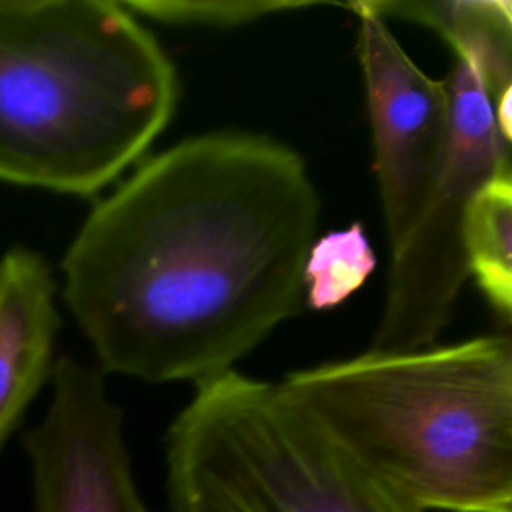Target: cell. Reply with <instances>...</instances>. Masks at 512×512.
Masks as SVG:
<instances>
[{
	"label": "cell",
	"mask_w": 512,
	"mask_h": 512,
	"mask_svg": "<svg viewBox=\"0 0 512 512\" xmlns=\"http://www.w3.org/2000/svg\"><path fill=\"white\" fill-rule=\"evenodd\" d=\"M318 216L296 150L198 134L92 208L64 254L62 296L102 372L198 384L298 312Z\"/></svg>",
	"instance_id": "cell-1"
},
{
	"label": "cell",
	"mask_w": 512,
	"mask_h": 512,
	"mask_svg": "<svg viewBox=\"0 0 512 512\" xmlns=\"http://www.w3.org/2000/svg\"><path fill=\"white\" fill-rule=\"evenodd\" d=\"M178 92L122 0H0V180L92 196L146 154Z\"/></svg>",
	"instance_id": "cell-2"
},
{
	"label": "cell",
	"mask_w": 512,
	"mask_h": 512,
	"mask_svg": "<svg viewBox=\"0 0 512 512\" xmlns=\"http://www.w3.org/2000/svg\"><path fill=\"white\" fill-rule=\"evenodd\" d=\"M338 448L420 512H512V342L370 350L278 382Z\"/></svg>",
	"instance_id": "cell-3"
},
{
	"label": "cell",
	"mask_w": 512,
	"mask_h": 512,
	"mask_svg": "<svg viewBox=\"0 0 512 512\" xmlns=\"http://www.w3.org/2000/svg\"><path fill=\"white\" fill-rule=\"evenodd\" d=\"M168 430L172 512H420L386 490L278 384H194Z\"/></svg>",
	"instance_id": "cell-4"
},
{
	"label": "cell",
	"mask_w": 512,
	"mask_h": 512,
	"mask_svg": "<svg viewBox=\"0 0 512 512\" xmlns=\"http://www.w3.org/2000/svg\"><path fill=\"white\" fill-rule=\"evenodd\" d=\"M446 82L452 104L446 166L414 228L392 250L384 310L370 350L406 352L434 344L468 276V206L490 178L510 166V142L502 138L474 70L456 58Z\"/></svg>",
	"instance_id": "cell-5"
},
{
	"label": "cell",
	"mask_w": 512,
	"mask_h": 512,
	"mask_svg": "<svg viewBox=\"0 0 512 512\" xmlns=\"http://www.w3.org/2000/svg\"><path fill=\"white\" fill-rule=\"evenodd\" d=\"M358 16V58L374 140V170L390 248L402 244L446 166L452 104L446 80L424 74L364 0L344 4Z\"/></svg>",
	"instance_id": "cell-6"
},
{
	"label": "cell",
	"mask_w": 512,
	"mask_h": 512,
	"mask_svg": "<svg viewBox=\"0 0 512 512\" xmlns=\"http://www.w3.org/2000/svg\"><path fill=\"white\" fill-rule=\"evenodd\" d=\"M50 374L48 412L24 438L38 512H148L102 372L62 356Z\"/></svg>",
	"instance_id": "cell-7"
},
{
	"label": "cell",
	"mask_w": 512,
	"mask_h": 512,
	"mask_svg": "<svg viewBox=\"0 0 512 512\" xmlns=\"http://www.w3.org/2000/svg\"><path fill=\"white\" fill-rule=\"evenodd\" d=\"M54 294L40 254L12 248L0 258V446L52 372L60 324Z\"/></svg>",
	"instance_id": "cell-8"
},
{
	"label": "cell",
	"mask_w": 512,
	"mask_h": 512,
	"mask_svg": "<svg viewBox=\"0 0 512 512\" xmlns=\"http://www.w3.org/2000/svg\"><path fill=\"white\" fill-rule=\"evenodd\" d=\"M380 18H402L438 32L482 84L490 106L512 94L510 0H364Z\"/></svg>",
	"instance_id": "cell-9"
},
{
	"label": "cell",
	"mask_w": 512,
	"mask_h": 512,
	"mask_svg": "<svg viewBox=\"0 0 512 512\" xmlns=\"http://www.w3.org/2000/svg\"><path fill=\"white\" fill-rule=\"evenodd\" d=\"M468 274L504 318L512 312V166L490 178L472 198L464 222Z\"/></svg>",
	"instance_id": "cell-10"
},
{
	"label": "cell",
	"mask_w": 512,
	"mask_h": 512,
	"mask_svg": "<svg viewBox=\"0 0 512 512\" xmlns=\"http://www.w3.org/2000/svg\"><path fill=\"white\" fill-rule=\"evenodd\" d=\"M376 256L360 224L316 238L304 262L306 304L326 310L342 304L372 274Z\"/></svg>",
	"instance_id": "cell-11"
},
{
	"label": "cell",
	"mask_w": 512,
	"mask_h": 512,
	"mask_svg": "<svg viewBox=\"0 0 512 512\" xmlns=\"http://www.w3.org/2000/svg\"><path fill=\"white\" fill-rule=\"evenodd\" d=\"M122 4L136 18L202 28H234L276 12L318 6L308 0H122Z\"/></svg>",
	"instance_id": "cell-12"
}]
</instances>
